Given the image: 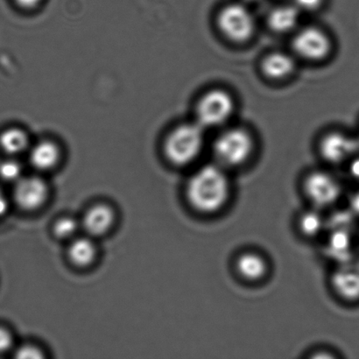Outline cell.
I'll use <instances>...</instances> for the list:
<instances>
[{
  "mask_svg": "<svg viewBox=\"0 0 359 359\" xmlns=\"http://www.w3.org/2000/svg\"><path fill=\"white\" fill-rule=\"evenodd\" d=\"M186 194L189 203L199 212L210 214L221 210L230 196L224 168L214 163L198 168L190 177Z\"/></svg>",
  "mask_w": 359,
  "mask_h": 359,
  "instance_id": "cell-1",
  "label": "cell"
},
{
  "mask_svg": "<svg viewBox=\"0 0 359 359\" xmlns=\"http://www.w3.org/2000/svg\"><path fill=\"white\" fill-rule=\"evenodd\" d=\"M204 129L197 122L180 124L165 137L163 152L175 166L192 163L200 156L204 145Z\"/></svg>",
  "mask_w": 359,
  "mask_h": 359,
  "instance_id": "cell-2",
  "label": "cell"
},
{
  "mask_svg": "<svg viewBox=\"0 0 359 359\" xmlns=\"http://www.w3.org/2000/svg\"><path fill=\"white\" fill-rule=\"evenodd\" d=\"M213 151L217 163L220 166H241L252 156L253 140L251 135L244 129H228L215 140Z\"/></svg>",
  "mask_w": 359,
  "mask_h": 359,
  "instance_id": "cell-3",
  "label": "cell"
},
{
  "mask_svg": "<svg viewBox=\"0 0 359 359\" xmlns=\"http://www.w3.org/2000/svg\"><path fill=\"white\" fill-rule=\"evenodd\" d=\"M234 110V98L228 91L211 90L197 103L196 122L204 129L220 128L229 121Z\"/></svg>",
  "mask_w": 359,
  "mask_h": 359,
  "instance_id": "cell-4",
  "label": "cell"
},
{
  "mask_svg": "<svg viewBox=\"0 0 359 359\" xmlns=\"http://www.w3.org/2000/svg\"><path fill=\"white\" fill-rule=\"evenodd\" d=\"M217 23L224 36L234 42L248 41L256 28L255 16L244 2L225 6L220 11Z\"/></svg>",
  "mask_w": 359,
  "mask_h": 359,
  "instance_id": "cell-5",
  "label": "cell"
},
{
  "mask_svg": "<svg viewBox=\"0 0 359 359\" xmlns=\"http://www.w3.org/2000/svg\"><path fill=\"white\" fill-rule=\"evenodd\" d=\"M332 43L329 35L318 27L302 28L295 34L293 48L302 58L309 61H321L332 51Z\"/></svg>",
  "mask_w": 359,
  "mask_h": 359,
  "instance_id": "cell-6",
  "label": "cell"
},
{
  "mask_svg": "<svg viewBox=\"0 0 359 359\" xmlns=\"http://www.w3.org/2000/svg\"><path fill=\"white\" fill-rule=\"evenodd\" d=\"M305 192L316 206L329 207L339 199L341 186L333 175L323 171H316L305 180Z\"/></svg>",
  "mask_w": 359,
  "mask_h": 359,
  "instance_id": "cell-7",
  "label": "cell"
},
{
  "mask_svg": "<svg viewBox=\"0 0 359 359\" xmlns=\"http://www.w3.org/2000/svg\"><path fill=\"white\" fill-rule=\"evenodd\" d=\"M320 151L329 163H340L358 152L359 144L357 138L334 132L323 137L320 144Z\"/></svg>",
  "mask_w": 359,
  "mask_h": 359,
  "instance_id": "cell-8",
  "label": "cell"
},
{
  "mask_svg": "<svg viewBox=\"0 0 359 359\" xmlns=\"http://www.w3.org/2000/svg\"><path fill=\"white\" fill-rule=\"evenodd\" d=\"M47 186L41 179L30 177L20 178L17 182L15 199L25 210L37 209L47 197Z\"/></svg>",
  "mask_w": 359,
  "mask_h": 359,
  "instance_id": "cell-9",
  "label": "cell"
},
{
  "mask_svg": "<svg viewBox=\"0 0 359 359\" xmlns=\"http://www.w3.org/2000/svg\"><path fill=\"white\" fill-rule=\"evenodd\" d=\"M27 153L32 166L41 171L53 170L62 157L61 147L52 140H41L32 144Z\"/></svg>",
  "mask_w": 359,
  "mask_h": 359,
  "instance_id": "cell-10",
  "label": "cell"
},
{
  "mask_svg": "<svg viewBox=\"0 0 359 359\" xmlns=\"http://www.w3.org/2000/svg\"><path fill=\"white\" fill-rule=\"evenodd\" d=\"M332 286L339 297L348 301L359 299V265H344L332 276Z\"/></svg>",
  "mask_w": 359,
  "mask_h": 359,
  "instance_id": "cell-11",
  "label": "cell"
},
{
  "mask_svg": "<svg viewBox=\"0 0 359 359\" xmlns=\"http://www.w3.org/2000/svg\"><path fill=\"white\" fill-rule=\"evenodd\" d=\"M31 145L29 135L19 126H10L0 133V149L7 156H20L28 152Z\"/></svg>",
  "mask_w": 359,
  "mask_h": 359,
  "instance_id": "cell-12",
  "label": "cell"
},
{
  "mask_svg": "<svg viewBox=\"0 0 359 359\" xmlns=\"http://www.w3.org/2000/svg\"><path fill=\"white\" fill-rule=\"evenodd\" d=\"M294 68L293 56L285 52L271 53L262 62L264 74L274 80L287 79L294 72Z\"/></svg>",
  "mask_w": 359,
  "mask_h": 359,
  "instance_id": "cell-13",
  "label": "cell"
},
{
  "mask_svg": "<svg viewBox=\"0 0 359 359\" xmlns=\"http://www.w3.org/2000/svg\"><path fill=\"white\" fill-rule=\"evenodd\" d=\"M300 13L293 4L278 6L269 14V26L277 33H287L297 27Z\"/></svg>",
  "mask_w": 359,
  "mask_h": 359,
  "instance_id": "cell-14",
  "label": "cell"
},
{
  "mask_svg": "<svg viewBox=\"0 0 359 359\" xmlns=\"http://www.w3.org/2000/svg\"><path fill=\"white\" fill-rule=\"evenodd\" d=\"M237 269L243 278L248 280H259L266 276L267 264L259 253L248 252L238 257Z\"/></svg>",
  "mask_w": 359,
  "mask_h": 359,
  "instance_id": "cell-15",
  "label": "cell"
},
{
  "mask_svg": "<svg viewBox=\"0 0 359 359\" xmlns=\"http://www.w3.org/2000/svg\"><path fill=\"white\" fill-rule=\"evenodd\" d=\"M114 222V213L110 208L97 205L88 211L83 220V226L90 234L98 236L105 233Z\"/></svg>",
  "mask_w": 359,
  "mask_h": 359,
  "instance_id": "cell-16",
  "label": "cell"
},
{
  "mask_svg": "<svg viewBox=\"0 0 359 359\" xmlns=\"http://www.w3.org/2000/svg\"><path fill=\"white\" fill-rule=\"evenodd\" d=\"M69 255L70 259L76 265L86 266L94 259L95 248L93 243L88 238H77L70 245Z\"/></svg>",
  "mask_w": 359,
  "mask_h": 359,
  "instance_id": "cell-17",
  "label": "cell"
},
{
  "mask_svg": "<svg viewBox=\"0 0 359 359\" xmlns=\"http://www.w3.org/2000/svg\"><path fill=\"white\" fill-rule=\"evenodd\" d=\"M300 227L305 235L312 237L322 231L325 227V220L316 211H307L301 217Z\"/></svg>",
  "mask_w": 359,
  "mask_h": 359,
  "instance_id": "cell-18",
  "label": "cell"
},
{
  "mask_svg": "<svg viewBox=\"0 0 359 359\" xmlns=\"http://www.w3.org/2000/svg\"><path fill=\"white\" fill-rule=\"evenodd\" d=\"M22 168L17 161L8 159L0 163V177L7 182L19 181Z\"/></svg>",
  "mask_w": 359,
  "mask_h": 359,
  "instance_id": "cell-19",
  "label": "cell"
},
{
  "mask_svg": "<svg viewBox=\"0 0 359 359\" xmlns=\"http://www.w3.org/2000/svg\"><path fill=\"white\" fill-rule=\"evenodd\" d=\"M77 225L72 218H62L56 223L55 226V234L60 238H68L75 233Z\"/></svg>",
  "mask_w": 359,
  "mask_h": 359,
  "instance_id": "cell-20",
  "label": "cell"
},
{
  "mask_svg": "<svg viewBox=\"0 0 359 359\" xmlns=\"http://www.w3.org/2000/svg\"><path fill=\"white\" fill-rule=\"evenodd\" d=\"M323 0H293V5L302 13H311L320 8Z\"/></svg>",
  "mask_w": 359,
  "mask_h": 359,
  "instance_id": "cell-21",
  "label": "cell"
},
{
  "mask_svg": "<svg viewBox=\"0 0 359 359\" xmlns=\"http://www.w3.org/2000/svg\"><path fill=\"white\" fill-rule=\"evenodd\" d=\"M16 357L21 359H38L42 358V353L37 348L25 346L17 351Z\"/></svg>",
  "mask_w": 359,
  "mask_h": 359,
  "instance_id": "cell-22",
  "label": "cell"
},
{
  "mask_svg": "<svg viewBox=\"0 0 359 359\" xmlns=\"http://www.w3.org/2000/svg\"><path fill=\"white\" fill-rule=\"evenodd\" d=\"M12 346V337L5 329L0 328V353L9 349Z\"/></svg>",
  "mask_w": 359,
  "mask_h": 359,
  "instance_id": "cell-23",
  "label": "cell"
},
{
  "mask_svg": "<svg viewBox=\"0 0 359 359\" xmlns=\"http://www.w3.org/2000/svg\"><path fill=\"white\" fill-rule=\"evenodd\" d=\"M13 1L21 9L34 10L38 8L43 0H13Z\"/></svg>",
  "mask_w": 359,
  "mask_h": 359,
  "instance_id": "cell-24",
  "label": "cell"
},
{
  "mask_svg": "<svg viewBox=\"0 0 359 359\" xmlns=\"http://www.w3.org/2000/svg\"><path fill=\"white\" fill-rule=\"evenodd\" d=\"M350 172L353 177L359 180V157L354 159L351 163Z\"/></svg>",
  "mask_w": 359,
  "mask_h": 359,
  "instance_id": "cell-25",
  "label": "cell"
},
{
  "mask_svg": "<svg viewBox=\"0 0 359 359\" xmlns=\"http://www.w3.org/2000/svg\"><path fill=\"white\" fill-rule=\"evenodd\" d=\"M7 209H8V202H7L5 195L0 191V217L6 214Z\"/></svg>",
  "mask_w": 359,
  "mask_h": 359,
  "instance_id": "cell-26",
  "label": "cell"
},
{
  "mask_svg": "<svg viewBox=\"0 0 359 359\" xmlns=\"http://www.w3.org/2000/svg\"><path fill=\"white\" fill-rule=\"evenodd\" d=\"M351 212L359 215V192L351 199Z\"/></svg>",
  "mask_w": 359,
  "mask_h": 359,
  "instance_id": "cell-27",
  "label": "cell"
},
{
  "mask_svg": "<svg viewBox=\"0 0 359 359\" xmlns=\"http://www.w3.org/2000/svg\"><path fill=\"white\" fill-rule=\"evenodd\" d=\"M242 1L244 3H252L259 1V0H242Z\"/></svg>",
  "mask_w": 359,
  "mask_h": 359,
  "instance_id": "cell-28",
  "label": "cell"
},
{
  "mask_svg": "<svg viewBox=\"0 0 359 359\" xmlns=\"http://www.w3.org/2000/svg\"><path fill=\"white\" fill-rule=\"evenodd\" d=\"M357 140H358V142L359 144V135L358 137H356Z\"/></svg>",
  "mask_w": 359,
  "mask_h": 359,
  "instance_id": "cell-29",
  "label": "cell"
}]
</instances>
